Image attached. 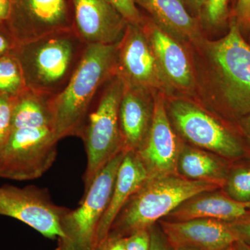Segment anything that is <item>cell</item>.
<instances>
[{"label": "cell", "instance_id": "obj_20", "mask_svg": "<svg viewBox=\"0 0 250 250\" xmlns=\"http://www.w3.org/2000/svg\"><path fill=\"white\" fill-rule=\"evenodd\" d=\"M225 160L221 156L200 148L182 146L177 171L190 180L210 182L222 188L230 168Z\"/></svg>", "mask_w": 250, "mask_h": 250}, {"label": "cell", "instance_id": "obj_10", "mask_svg": "<svg viewBox=\"0 0 250 250\" xmlns=\"http://www.w3.org/2000/svg\"><path fill=\"white\" fill-rule=\"evenodd\" d=\"M116 75L125 85L172 95L143 25L128 23L118 43Z\"/></svg>", "mask_w": 250, "mask_h": 250}, {"label": "cell", "instance_id": "obj_25", "mask_svg": "<svg viewBox=\"0 0 250 250\" xmlns=\"http://www.w3.org/2000/svg\"><path fill=\"white\" fill-rule=\"evenodd\" d=\"M11 111V98L0 96V158L12 132Z\"/></svg>", "mask_w": 250, "mask_h": 250}, {"label": "cell", "instance_id": "obj_30", "mask_svg": "<svg viewBox=\"0 0 250 250\" xmlns=\"http://www.w3.org/2000/svg\"><path fill=\"white\" fill-rule=\"evenodd\" d=\"M234 17L240 28L250 30V0H237Z\"/></svg>", "mask_w": 250, "mask_h": 250}, {"label": "cell", "instance_id": "obj_40", "mask_svg": "<svg viewBox=\"0 0 250 250\" xmlns=\"http://www.w3.org/2000/svg\"></svg>", "mask_w": 250, "mask_h": 250}, {"label": "cell", "instance_id": "obj_3", "mask_svg": "<svg viewBox=\"0 0 250 250\" xmlns=\"http://www.w3.org/2000/svg\"><path fill=\"white\" fill-rule=\"evenodd\" d=\"M86 46L73 29L18 44L14 54L26 88L47 96L58 95L80 65Z\"/></svg>", "mask_w": 250, "mask_h": 250}, {"label": "cell", "instance_id": "obj_35", "mask_svg": "<svg viewBox=\"0 0 250 250\" xmlns=\"http://www.w3.org/2000/svg\"><path fill=\"white\" fill-rule=\"evenodd\" d=\"M239 126L250 147V113L239 119Z\"/></svg>", "mask_w": 250, "mask_h": 250}, {"label": "cell", "instance_id": "obj_11", "mask_svg": "<svg viewBox=\"0 0 250 250\" xmlns=\"http://www.w3.org/2000/svg\"><path fill=\"white\" fill-rule=\"evenodd\" d=\"M5 23L18 44L73 29L70 0H10Z\"/></svg>", "mask_w": 250, "mask_h": 250}, {"label": "cell", "instance_id": "obj_32", "mask_svg": "<svg viewBox=\"0 0 250 250\" xmlns=\"http://www.w3.org/2000/svg\"><path fill=\"white\" fill-rule=\"evenodd\" d=\"M95 250H127L125 245V237L109 233L97 247Z\"/></svg>", "mask_w": 250, "mask_h": 250}, {"label": "cell", "instance_id": "obj_23", "mask_svg": "<svg viewBox=\"0 0 250 250\" xmlns=\"http://www.w3.org/2000/svg\"><path fill=\"white\" fill-rule=\"evenodd\" d=\"M222 188L234 201L250 204V162L230 167Z\"/></svg>", "mask_w": 250, "mask_h": 250}, {"label": "cell", "instance_id": "obj_37", "mask_svg": "<svg viewBox=\"0 0 250 250\" xmlns=\"http://www.w3.org/2000/svg\"><path fill=\"white\" fill-rule=\"evenodd\" d=\"M62 241L63 242V247L62 250H77L71 242L67 240H62Z\"/></svg>", "mask_w": 250, "mask_h": 250}, {"label": "cell", "instance_id": "obj_28", "mask_svg": "<svg viewBox=\"0 0 250 250\" xmlns=\"http://www.w3.org/2000/svg\"><path fill=\"white\" fill-rule=\"evenodd\" d=\"M229 224L236 237L237 241L243 242L250 247V212Z\"/></svg>", "mask_w": 250, "mask_h": 250}, {"label": "cell", "instance_id": "obj_12", "mask_svg": "<svg viewBox=\"0 0 250 250\" xmlns=\"http://www.w3.org/2000/svg\"><path fill=\"white\" fill-rule=\"evenodd\" d=\"M183 145L172 129L165 95L154 94L152 126L146 142L138 151L149 177L178 173L179 154Z\"/></svg>", "mask_w": 250, "mask_h": 250}, {"label": "cell", "instance_id": "obj_26", "mask_svg": "<svg viewBox=\"0 0 250 250\" xmlns=\"http://www.w3.org/2000/svg\"><path fill=\"white\" fill-rule=\"evenodd\" d=\"M118 12L124 17L126 22L131 24L143 25L145 21L140 12L135 0H107Z\"/></svg>", "mask_w": 250, "mask_h": 250}, {"label": "cell", "instance_id": "obj_31", "mask_svg": "<svg viewBox=\"0 0 250 250\" xmlns=\"http://www.w3.org/2000/svg\"><path fill=\"white\" fill-rule=\"evenodd\" d=\"M150 232V250H173L164 233L156 229L154 226L149 229Z\"/></svg>", "mask_w": 250, "mask_h": 250}, {"label": "cell", "instance_id": "obj_21", "mask_svg": "<svg viewBox=\"0 0 250 250\" xmlns=\"http://www.w3.org/2000/svg\"><path fill=\"white\" fill-rule=\"evenodd\" d=\"M50 98L27 88L11 98L12 130L21 128L53 129Z\"/></svg>", "mask_w": 250, "mask_h": 250}, {"label": "cell", "instance_id": "obj_7", "mask_svg": "<svg viewBox=\"0 0 250 250\" xmlns=\"http://www.w3.org/2000/svg\"><path fill=\"white\" fill-rule=\"evenodd\" d=\"M59 141L51 127L12 130L0 158V178H40L55 162Z\"/></svg>", "mask_w": 250, "mask_h": 250}, {"label": "cell", "instance_id": "obj_16", "mask_svg": "<svg viewBox=\"0 0 250 250\" xmlns=\"http://www.w3.org/2000/svg\"><path fill=\"white\" fill-rule=\"evenodd\" d=\"M154 94L145 88L125 85L119 122L123 149L126 152H138L147 139L152 126Z\"/></svg>", "mask_w": 250, "mask_h": 250}, {"label": "cell", "instance_id": "obj_33", "mask_svg": "<svg viewBox=\"0 0 250 250\" xmlns=\"http://www.w3.org/2000/svg\"><path fill=\"white\" fill-rule=\"evenodd\" d=\"M184 1L186 6H188L194 14L201 16L207 0H184Z\"/></svg>", "mask_w": 250, "mask_h": 250}, {"label": "cell", "instance_id": "obj_13", "mask_svg": "<svg viewBox=\"0 0 250 250\" xmlns=\"http://www.w3.org/2000/svg\"><path fill=\"white\" fill-rule=\"evenodd\" d=\"M73 30L86 45L121 42L128 22L107 0H70Z\"/></svg>", "mask_w": 250, "mask_h": 250}, {"label": "cell", "instance_id": "obj_17", "mask_svg": "<svg viewBox=\"0 0 250 250\" xmlns=\"http://www.w3.org/2000/svg\"><path fill=\"white\" fill-rule=\"evenodd\" d=\"M148 178L147 169L137 152H126L118 168L109 204L97 228L95 250L108 236L115 220L130 197Z\"/></svg>", "mask_w": 250, "mask_h": 250}, {"label": "cell", "instance_id": "obj_19", "mask_svg": "<svg viewBox=\"0 0 250 250\" xmlns=\"http://www.w3.org/2000/svg\"><path fill=\"white\" fill-rule=\"evenodd\" d=\"M250 205L234 201L225 192L215 190L201 192L188 199L167 217L174 221L207 218L231 223L249 213Z\"/></svg>", "mask_w": 250, "mask_h": 250}, {"label": "cell", "instance_id": "obj_2", "mask_svg": "<svg viewBox=\"0 0 250 250\" xmlns=\"http://www.w3.org/2000/svg\"><path fill=\"white\" fill-rule=\"evenodd\" d=\"M118 43L87 45L65 88L51 97L53 130L59 141L69 136L80 138L95 99L106 82L116 75Z\"/></svg>", "mask_w": 250, "mask_h": 250}, {"label": "cell", "instance_id": "obj_39", "mask_svg": "<svg viewBox=\"0 0 250 250\" xmlns=\"http://www.w3.org/2000/svg\"><path fill=\"white\" fill-rule=\"evenodd\" d=\"M225 250H235L234 244L233 246H230L229 248H228V249Z\"/></svg>", "mask_w": 250, "mask_h": 250}, {"label": "cell", "instance_id": "obj_38", "mask_svg": "<svg viewBox=\"0 0 250 250\" xmlns=\"http://www.w3.org/2000/svg\"><path fill=\"white\" fill-rule=\"evenodd\" d=\"M172 248L173 250H198L187 246H173Z\"/></svg>", "mask_w": 250, "mask_h": 250}, {"label": "cell", "instance_id": "obj_36", "mask_svg": "<svg viewBox=\"0 0 250 250\" xmlns=\"http://www.w3.org/2000/svg\"><path fill=\"white\" fill-rule=\"evenodd\" d=\"M234 248L235 250H250V246L239 241H236L234 243Z\"/></svg>", "mask_w": 250, "mask_h": 250}, {"label": "cell", "instance_id": "obj_4", "mask_svg": "<svg viewBox=\"0 0 250 250\" xmlns=\"http://www.w3.org/2000/svg\"><path fill=\"white\" fill-rule=\"evenodd\" d=\"M221 188L216 184L190 180L180 174L149 177L130 197L112 225L123 237L149 229L156 222L197 194Z\"/></svg>", "mask_w": 250, "mask_h": 250}, {"label": "cell", "instance_id": "obj_5", "mask_svg": "<svg viewBox=\"0 0 250 250\" xmlns=\"http://www.w3.org/2000/svg\"><path fill=\"white\" fill-rule=\"evenodd\" d=\"M124 82L115 75L106 82L94 102L80 138L84 143L87 166L83 181L88 189L97 174L122 150L119 108Z\"/></svg>", "mask_w": 250, "mask_h": 250}, {"label": "cell", "instance_id": "obj_1", "mask_svg": "<svg viewBox=\"0 0 250 250\" xmlns=\"http://www.w3.org/2000/svg\"><path fill=\"white\" fill-rule=\"evenodd\" d=\"M205 62L206 85L210 98L235 118L250 113V45L233 16L229 30L217 41L204 39L195 46Z\"/></svg>", "mask_w": 250, "mask_h": 250}, {"label": "cell", "instance_id": "obj_18", "mask_svg": "<svg viewBox=\"0 0 250 250\" xmlns=\"http://www.w3.org/2000/svg\"><path fill=\"white\" fill-rule=\"evenodd\" d=\"M135 2L150 15L156 27L182 43L196 46L205 39L200 23L188 12L184 0H135Z\"/></svg>", "mask_w": 250, "mask_h": 250}, {"label": "cell", "instance_id": "obj_6", "mask_svg": "<svg viewBox=\"0 0 250 250\" xmlns=\"http://www.w3.org/2000/svg\"><path fill=\"white\" fill-rule=\"evenodd\" d=\"M171 123L179 134L195 147L227 160L246 156L241 140L217 118L196 104L183 98H172L166 103Z\"/></svg>", "mask_w": 250, "mask_h": 250}, {"label": "cell", "instance_id": "obj_29", "mask_svg": "<svg viewBox=\"0 0 250 250\" xmlns=\"http://www.w3.org/2000/svg\"><path fill=\"white\" fill-rule=\"evenodd\" d=\"M18 43L5 24H0V58L13 53Z\"/></svg>", "mask_w": 250, "mask_h": 250}, {"label": "cell", "instance_id": "obj_14", "mask_svg": "<svg viewBox=\"0 0 250 250\" xmlns=\"http://www.w3.org/2000/svg\"><path fill=\"white\" fill-rule=\"evenodd\" d=\"M163 76L171 93L192 94L197 78L183 43L167 35L150 21L143 24Z\"/></svg>", "mask_w": 250, "mask_h": 250}, {"label": "cell", "instance_id": "obj_8", "mask_svg": "<svg viewBox=\"0 0 250 250\" xmlns=\"http://www.w3.org/2000/svg\"><path fill=\"white\" fill-rule=\"evenodd\" d=\"M126 152L122 150L104 166L85 190L80 207L67 210L62 217L67 241L77 250H95L97 228L109 204L118 168Z\"/></svg>", "mask_w": 250, "mask_h": 250}, {"label": "cell", "instance_id": "obj_9", "mask_svg": "<svg viewBox=\"0 0 250 250\" xmlns=\"http://www.w3.org/2000/svg\"><path fill=\"white\" fill-rule=\"evenodd\" d=\"M67 210L56 205L45 189L0 187V215L16 219L47 238L67 240L62 226Z\"/></svg>", "mask_w": 250, "mask_h": 250}, {"label": "cell", "instance_id": "obj_15", "mask_svg": "<svg viewBox=\"0 0 250 250\" xmlns=\"http://www.w3.org/2000/svg\"><path fill=\"white\" fill-rule=\"evenodd\" d=\"M163 233L171 246L198 250H225L237 241L226 222L197 218L186 221H161Z\"/></svg>", "mask_w": 250, "mask_h": 250}, {"label": "cell", "instance_id": "obj_34", "mask_svg": "<svg viewBox=\"0 0 250 250\" xmlns=\"http://www.w3.org/2000/svg\"><path fill=\"white\" fill-rule=\"evenodd\" d=\"M11 11L10 0H0V24H4L9 17Z\"/></svg>", "mask_w": 250, "mask_h": 250}, {"label": "cell", "instance_id": "obj_27", "mask_svg": "<svg viewBox=\"0 0 250 250\" xmlns=\"http://www.w3.org/2000/svg\"><path fill=\"white\" fill-rule=\"evenodd\" d=\"M127 250H150V232L149 229H142L125 237Z\"/></svg>", "mask_w": 250, "mask_h": 250}, {"label": "cell", "instance_id": "obj_24", "mask_svg": "<svg viewBox=\"0 0 250 250\" xmlns=\"http://www.w3.org/2000/svg\"><path fill=\"white\" fill-rule=\"evenodd\" d=\"M229 0H207L201 16L208 27H218L226 21Z\"/></svg>", "mask_w": 250, "mask_h": 250}, {"label": "cell", "instance_id": "obj_22", "mask_svg": "<svg viewBox=\"0 0 250 250\" xmlns=\"http://www.w3.org/2000/svg\"><path fill=\"white\" fill-rule=\"evenodd\" d=\"M26 88L17 57L13 53L0 58V96H16Z\"/></svg>", "mask_w": 250, "mask_h": 250}]
</instances>
